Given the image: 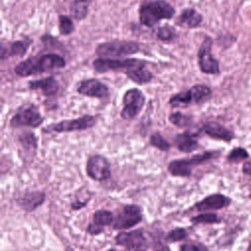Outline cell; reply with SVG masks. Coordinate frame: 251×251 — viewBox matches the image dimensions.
<instances>
[{
    "label": "cell",
    "mask_w": 251,
    "mask_h": 251,
    "mask_svg": "<svg viewBox=\"0 0 251 251\" xmlns=\"http://www.w3.org/2000/svg\"><path fill=\"white\" fill-rule=\"evenodd\" d=\"M248 152L242 147H236L232 149L226 156V161L229 163H238L248 158Z\"/></svg>",
    "instance_id": "obj_33"
},
{
    "label": "cell",
    "mask_w": 251,
    "mask_h": 251,
    "mask_svg": "<svg viewBox=\"0 0 251 251\" xmlns=\"http://www.w3.org/2000/svg\"><path fill=\"white\" fill-rule=\"evenodd\" d=\"M89 199H86L84 201H80V200H75L74 202L71 203V207L73 210H79L82 209L87 203H88Z\"/></svg>",
    "instance_id": "obj_36"
},
{
    "label": "cell",
    "mask_w": 251,
    "mask_h": 251,
    "mask_svg": "<svg viewBox=\"0 0 251 251\" xmlns=\"http://www.w3.org/2000/svg\"><path fill=\"white\" fill-rule=\"evenodd\" d=\"M215 156V152L207 151L188 158L176 159L169 163L168 171L174 176L188 177L192 174V167L204 164Z\"/></svg>",
    "instance_id": "obj_5"
},
{
    "label": "cell",
    "mask_w": 251,
    "mask_h": 251,
    "mask_svg": "<svg viewBox=\"0 0 251 251\" xmlns=\"http://www.w3.org/2000/svg\"><path fill=\"white\" fill-rule=\"evenodd\" d=\"M96 118L92 115H83L79 118L63 120L59 123H53L43 127V132H71L75 130H84L94 126Z\"/></svg>",
    "instance_id": "obj_9"
},
{
    "label": "cell",
    "mask_w": 251,
    "mask_h": 251,
    "mask_svg": "<svg viewBox=\"0 0 251 251\" xmlns=\"http://www.w3.org/2000/svg\"><path fill=\"white\" fill-rule=\"evenodd\" d=\"M179 251H209V249L198 241H187L179 246Z\"/></svg>",
    "instance_id": "obj_34"
},
{
    "label": "cell",
    "mask_w": 251,
    "mask_h": 251,
    "mask_svg": "<svg viewBox=\"0 0 251 251\" xmlns=\"http://www.w3.org/2000/svg\"><path fill=\"white\" fill-rule=\"evenodd\" d=\"M139 22L146 27H153L162 20H171L176 15L175 7L166 0L143 2L138 10Z\"/></svg>",
    "instance_id": "obj_2"
},
{
    "label": "cell",
    "mask_w": 251,
    "mask_h": 251,
    "mask_svg": "<svg viewBox=\"0 0 251 251\" xmlns=\"http://www.w3.org/2000/svg\"><path fill=\"white\" fill-rule=\"evenodd\" d=\"M81 1H83V2H86V3H88V4H91L93 1H95V0H81Z\"/></svg>",
    "instance_id": "obj_38"
},
{
    "label": "cell",
    "mask_w": 251,
    "mask_h": 251,
    "mask_svg": "<svg viewBox=\"0 0 251 251\" xmlns=\"http://www.w3.org/2000/svg\"><path fill=\"white\" fill-rule=\"evenodd\" d=\"M200 130L212 138L226 142L232 140L234 137V133L231 130L217 122H206Z\"/></svg>",
    "instance_id": "obj_20"
},
{
    "label": "cell",
    "mask_w": 251,
    "mask_h": 251,
    "mask_svg": "<svg viewBox=\"0 0 251 251\" xmlns=\"http://www.w3.org/2000/svg\"><path fill=\"white\" fill-rule=\"evenodd\" d=\"M169 121L176 127H188L193 123V118L190 115L183 114L181 112H173L169 115Z\"/></svg>",
    "instance_id": "obj_28"
},
{
    "label": "cell",
    "mask_w": 251,
    "mask_h": 251,
    "mask_svg": "<svg viewBox=\"0 0 251 251\" xmlns=\"http://www.w3.org/2000/svg\"><path fill=\"white\" fill-rule=\"evenodd\" d=\"M29 90H39L42 95L46 97H53L58 94L60 90V83L55 76L49 75L39 79L29 80L27 82Z\"/></svg>",
    "instance_id": "obj_16"
},
{
    "label": "cell",
    "mask_w": 251,
    "mask_h": 251,
    "mask_svg": "<svg viewBox=\"0 0 251 251\" xmlns=\"http://www.w3.org/2000/svg\"><path fill=\"white\" fill-rule=\"evenodd\" d=\"M109 251H115V250H114V249H112V250H109Z\"/></svg>",
    "instance_id": "obj_41"
},
{
    "label": "cell",
    "mask_w": 251,
    "mask_h": 251,
    "mask_svg": "<svg viewBox=\"0 0 251 251\" xmlns=\"http://www.w3.org/2000/svg\"><path fill=\"white\" fill-rule=\"evenodd\" d=\"M140 51V44L133 40L114 39L101 42L95 48V54L101 58L118 59L121 57L136 54Z\"/></svg>",
    "instance_id": "obj_3"
},
{
    "label": "cell",
    "mask_w": 251,
    "mask_h": 251,
    "mask_svg": "<svg viewBox=\"0 0 251 251\" xmlns=\"http://www.w3.org/2000/svg\"><path fill=\"white\" fill-rule=\"evenodd\" d=\"M18 140L25 152H28L29 154H35L37 150V138L33 132H24L21 135H19Z\"/></svg>",
    "instance_id": "obj_26"
},
{
    "label": "cell",
    "mask_w": 251,
    "mask_h": 251,
    "mask_svg": "<svg viewBox=\"0 0 251 251\" xmlns=\"http://www.w3.org/2000/svg\"><path fill=\"white\" fill-rule=\"evenodd\" d=\"M89 5L90 4L81 0H72L69 6L71 17L77 22L84 20L88 15Z\"/></svg>",
    "instance_id": "obj_24"
},
{
    "label": "cell",
    "mask_w": 251,
    "mask_h": 251,
    "mask_svg": "<svg viewBox=\"0 0 251 251\" xmlns=\"http://www.w3.org/2000/svg\"><path fill=\"white\" fill-rule=\"evenodd\" d=\"M187 236H188V232L184 227H176L168 232V234L166 235V241L177 242V241L184 240L185 238H187Z\"/></svg>",
    "instance_id": "obj_32"
},
{
    "label": "cell",
    "mask_w": 251,
    "mask_h": 251,
    "mask_svg": "<svg viewBox=\"0 0 251 251\" xmlns=\"http://www.w3.org/2000/svg\"><path fill=\"white\" fill-rule=\"evenodd\" d=\"M198 132H193L190 130H185L183 132L177 133L175 138V144L176 148L183 153H191L198 148Z\"/></svg>",
    "instance_id": "obj_21"
},
{
    "label": "cell",
    "mask_w": 251,
    "mask_h": 251,
    "mask_svg": "<svg viewBox=\"0 0 251 251\" xmlns=\"http://www.w3.org/2000/svg\"><path fill=\"white\" fill-rule=\"evenodd\" d=\"M67 63L63 56L56 53L35 55L18 63L14 72L18 76L26 77L46 72L64 69Z\"/></svg>",
    "instance_id": "obj_1"
},
{
    "label": "cell",
    "mask_w": 251,
    "mask_h": 251,
    "mask_svg": "<svg viewBox=\"0 0 251 251\" xmlns=\"http://www.w3.org/2000/svg\"><path fill=\"white\" fill-rule=\"evenodd\" d=\"M85 171L86 175L95 181L108 180L112 176L111 165L108 159L99 154H94L88 157Z\"/></svg>",
    "instance_id": "obj_12"
},
{
    "label": "cell",
    "mask_w": 251,
    "mask_h": 251,
    "mask_svg": "<svg viewBox=\"0 0 251 251\" xmlns=\"http://www.w3.org/2000/svg\"><path fill=\"white\" fill-rule=\"evenodd\" d=\"M213 39L206 35L197 51V63L200 71L206 75H219L221 73L220 62L212 54Z\"/></svg>",
    "instance_id": "obj_8"
},
{
    "label": "cell",
    "mask_w": 251,
    "mask_h": 251,
    "mask_svg": "<svg viewBox=\"0 0 251 251\" xmlns=\"http://www.w3.org/2000/svg\"><path fill=\"white\" fill-rule=\"evenodd\" d=\"M146 102L144 93L136 88L127 89L123 96V108L121 110V117L126 121L135 119L141 112Z\"/></svg>",
    "instance_id": "obj_7"
},
{
    "label": "cell",
    "mask_w": 251,
    "mask_h": 251,
    "mask_svg": "<svg viewBox=\"0 0 251 251\" xmlns=\"http://www.w3.org/2000/svg\"><path fill=\"white\" fill-rule=\"evenodd\" d=\"M147 65L148 64H145L133 70H130L126 73V75L127 76V78H129L136 84H147L151 82L154 78V75L149 69H147Z\"/></svg>",
    "instance_id": "obj_22"
},
{
    "label": "cell",
    "mask_w": 251,
    "mask_h": 251,
    "mask_svg": "<svg viewBox=\"0 0 251 251\" xmlns=\"http://www.w3.org/2000/svg\"><path fill=\"white\" fill-rule=\"evenodd\" d=\"M148 64V61L138 58H97L92 62V67L98 74H105L108 72H124L125 74L139 66Z\"/></svg>",
    "instance_id": "obj_4"
},
{
    "label": "cell",
    "mask_w": 251,
    "mask_h": 251,
    "mask_svg": "<svg viewBox=\"0 0 251 251\" xmlns=\"http://www.w3.org/2000/svg\"><path fill=\"white\" fill-rule=\"evenodd\" d=\"M203 16L194 8H184L176 19L175 24L185 28H196L202 25Z\"/></svg>",
    "instance_id": "obj_19"
},
{
    "label": "cell",
    "mask_w": 251,
    "mask_h": 251,
    "mask_svg": "<svg viewBox=\"0 0 251 251\" xmlns=\"http://www.w3.org/2000/svg\"><path fill=\"white\" fill-rule=\"evenodd\" d=\"M230 203L231 199L229 197L221 193H215L195 203L192 208L200 212H206L211 210H221L223 208L227 207Z\"/></svg>",
    "instance_id": "obj_17"
},
{
    "label": "cell",
    "mask_w": 251,
    "mask_h": 251,
    "mask_svg": "<svg viewBox=\"0 0 251 251\" xmlns=\"http://www.w3.org/2000/svg\"><path fill=\"white\" fill-rule=\"evenodd\" d=\"M191 103H193V101H192V96L189 89L177 92L172 95L169 99V104L173 108L186 107V106H189Z\"/></svg>",
    "instance_id": "obj_25"
},
{
    "label": "cell",
    "mask_w": 251,
    "mask_h": 251,
    "mask_svg": "<svg viewBox=\"0 0 251 251\" xmlns=\"http://www.w3.org/2000/svg\"><path fill=\"white\" fill-rule=\"evenodd\" d=\"M149 143L151 146L163 152H167L171 148V143L168 140H166L165 137L160 132L152 133L149 138Z\"/></svg>",
    "instance_id": "obj_30"
},
{
    "label": "cell",
    "mask_w": 251,
    "mask_h": 251,
    "mask_svg": "<svg viewBox=\"0 0 251 251\" xmlns=\"http://www.w3.org/2000/svg\"><path fill=\"white\" fill-rule=\"evenodd\" d=\"M75 90L80 95L97 99H106L110 95L108 85L95 77L81 79L77 82Z\"/></svg>",
    "instance_id": "obj_13"
},
{
    "label": "cell",
    "mask_w": 251,
    "mask_h": 251,
    "mask_svg": "<svg viewBox=\"0 0 251 251\" xmlns=\"http://www.w3.org/2000/svg\"><path fill=\"white\" fill-rule=\"evenodd\" d=\"M248 251H251V244L249 245V248H248Z\"/></svg>",
    "instance_id": "obj_39"
},
{
    "label": "cell",
    "mask_w": 251,
    "mask_h": 251,
    "mask_svg": "<svg viewBox=\"0 0 251 251\" xmlns=\"http://www.w3.org/2000/svg\"><path fill=\"white\" fill-rule=\"evenodd\" d=\"M45 199L46 194L42 191H26L17 198L16 203L21 209L33 212L45 202Z\"/></svg>",
    "instance_id": "obj_18"
},
{
    "label": "cell",
    "mask_w": 251,
    "mask_h": 251,
    "mask_svg": "<svg viewBox=\"0 0 251 251\" xmlns=\"http://www.w3.org/2000/svg\"><path fill=\"white\" fill-rule=\"evenodd\" d=\"M176 37H177V33L175 26L169 24H166L157 27L156 38L159 41L170 43V42H173Z\"/></svg>",
    "instance_id": "obj_27"
},
{
    "label": "cell",
    "mask_w": 251,
    "mask_h": 251,
    "mask_svg": "<svg viewBox=\"0 0 251 251\" xmlns=\"http://www.w3.org/2000/svg\"><path fill=\"white\" fill-rule=\"evenodd\" d=\"M44 122V117L39 112L38 108L33 104L23 105L14 114L10 120L12 127H39Z\"/></svg>",
    "instance_id": "obj_6"
},
{
    "label": "cell",
    "mask_w": 251,
    "mask_h": 251,
    "mask_svg": "<svg viewBox=\"0 0 251 251\" xmlns=\"http://www.w3.org/2000/svg\"><path fill=\"white\" fill-rule=\"evenodd\" d=\"M115 215L113 212L105 209L97 210L92 215V221L87 226L86 231L91 235H98L104 231V227L112 226Z\"/></svg>",
    "instance_id": "obj_15"
},
{
    "label": "cell",
    "mask_w": 251,
    "mask_h": 251,
    "mask_svg": "<svg viewBox=\"0 0 251 251\" xmlns=\"http://www.w3.org/2000/svg\"><path fill=\"white\" fill-rule=\"evenodd\" d=\"M73 18L67 15H59L58 16V29L59 33L63 36H68L75 31V24L73 22Z\"/></svg>",
    "instance_id": "obj_29"
},
{
    "label": "cell",
    "mask_w": 251,
    "mask_h": 251,
    "mask_svg": "<svg viewBox=\"0 0 251 251\" xmlns=\"http://www.w3.org/2000/svg\"><path fill=\"white\" fill-rule=\"evenodd\" d=\"M115 242L119 246H124L126 251H148L149 248L148 240L141 228L119 232L115 236Z\"/></svg>",
    "instance_id": "obj_10"
},
{
    "label": "cell",
    "mask_w": 251,
    "mask_h": 251,
    "mask_svg": "<svg viewBox=\"0 0 251 251\" xmlns=\"http://www.w3.org/2000/svg\"><path fill=\"white\" fill-rule=\"evenodd\" d=\"M31 44H32V39L29 37H25L23 39L9 42V45L8 44L5 45L4 42H2L0 47L1 61L3 62L10 57L25 56L27 53Z\"/></svg>",
    "instance_id": "obj_14"
},
{
    "label": "cell",
    "mask_w": 251,
    "mask_h": 251,
    "mask_svg": "<svg viewBox=\"0 0 251 251\" xmlns=\"http://www.w3.org/2000/svg\"><path fill=\"white\" fill-rule=\"evenodd\" d=\"M242 172H243L245 175L251 176V162H249V163H245V164L243 165Z\"/></svg>",
    "instance_id": "obj_37"
},
{
    "label": "cell",
    "mask_w": 251,
    "mask_h": 251,
    "mask_svg": "<svg viewBox=\"0 0 251 251\" xmlns=\"http://www.w3.org/2000/svg\"><path fill=\"white\" fill-rule=\"evenodd\" d=\"M221 219L215 213H204L199 214L190 218V223L192 225H199V224H219Z\"/></svg>",
    "instance_id": "obj_31"
},
{
    "label": "cell",
    "mask_w": 251,
    "mask_h": 251,
    "mask_svg": "<svg viewBox=\"0 0 251 251\" xmlns=\"http://www.w3.org/2000/svg\"><path fill=\"white\" fill-rule=\"evenodd\" d=\"M153 249L154 251H171L170 247L166 244H164L162 241L159 239H155L153 243Z\"/></svg>",
    "instance_id": "obj_35"
},
{
    "label": "cell",
    "mask_w": 251,
    "mask_h": 251,
    "mask_svg": "<svg viewBox=\"0 0 251 251\" xmlns=\"http://www.w3.org/2000/svg\"><path fill=\"white\" fill-rule=\"evenodd\" d=\"M249 197L251 198V191H250V194H249Z\"/></svg>",
    "instance_id": "obj_40"
},
{
    "label": "cell",
    "mask_w": 251,
    "mask_h": 251,
    "mask_svg": "<svg viewBox=\"0 0 251 251\" xmlns=\"http://www.w3.org/2000/svg\"><path fill=\"white\" fill-rule=\"evenodd\" d=\"M142 219L141 207L135 204H127L115 216L112 226L117 230L128 229L139 224Z\"/></svg>",
    "instance_id": "obj_11"
},
{
    "label": "cell",
    "mask_w": 251,
    "mask_h": 251,
    "mask_svg": "<svg viewBox=\"0 0 251 251\" xmlns=\"http://www.w3.org/2000/svg\"><path fill=\"white\" fill-rule=\"evenodd\" d=\"M194 104L200 105L208 102L212 98V89L207 84L197 83L189 88Z\"/></svg>",
    "instance_id": "obj_23"
}]
</instances>
